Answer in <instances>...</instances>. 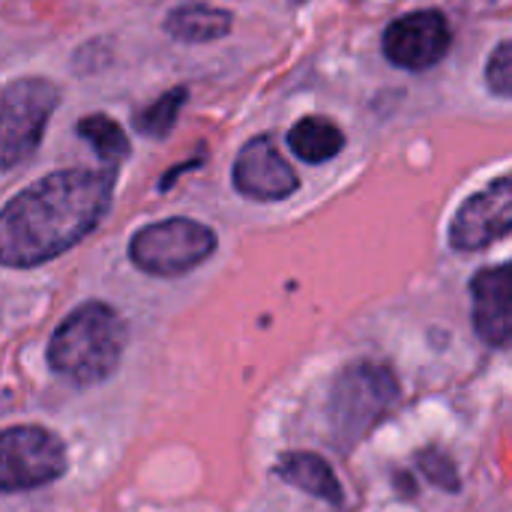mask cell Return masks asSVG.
Here are the masks:
<instances>
[{
    "label": "cell",
    "instance_id": "1",
    "mask_svg": "<svg viewBox=\"0 0 512 512\" xmlns=\"http://www.w3.org/2000/svg\"><path fill=\"white\" fill-rule=\"evenodd\" d=\"M114 177L69 168L42 177L0 210V264L39 267L81 243L108 213Z\"/></svg>",
    "mask_w": 512,
    "mask_h": 512
},
{
    "label": "cell",
    "instance_id": "2",
    "mask_svg": "<svg viewBox=\"0 0 512 512\" xmlns=\"http://www.w3.org/2000/svg\"><path fill=\"white\" fill-rule=\"evenodd\" d=\"M123 348V318L105 303H84L54 330L48 363L75 387H93L117 369Z\"/></svg>",
    "mask_w": 512,
    "mask_h": 512
},
{
    "label": "cell",
    "instance_id": "3",
    "mask_svg": "<svg viewBox=\"0 0 512 512\" xmlns=\"http://www.w3.org/2000/svg\"><path fill=\"white\" fill-rule=\"evenodd\" d=\"M396 393V375L381 363H354L342 369L330 393L333 444L342 453L354 450L396 402Z\"/></svg>",
    "mask_w": 512,
    "mask_h": 512
},
{
    "label": "cell",
    "instance_id": "4",
    "mask_svg": "<svg viewBox=\"0 0 512 512\" xmlns=\"http://www.w3.org/2000/svg\"><path fill=\"white\" fill-rule=\"evenodd\" d=\"M60 102L48 78H18L0 90V174L30 159Z\"/></svg>",
    "mask_w": 512,
    "mask_h": 512
},
{
    "label": "cell",
    "instance_id": "5",
    "mask_svg": "<svg viewBox=\"0 0 512 512\" xmlns=\"http://www.w3.org/2000/svg\"><path fill=\"white\" fill-rule=\"evenodd\" d=\"M216 252V234L195 219H165L141 228L129 243V258L150 276H183Z\"/></svg>",
    "mask_w": 512,
    "mask_h": 512
},
{
    "label": "cell",
    "instance_id": "6",
    "mask_svg": "<svg viewBox=\"0 0 512 512\" xmlns=\"http://www.w3.org/2000/svg\"><path fill=\"white\" fill-rule=\"evenodd\" d=\"M66 471V450L57 435L39 426L0 432V492H27L54 483Z\"/></svg>",
    "mask_w": 512,
    "mask_h": 512
},
{
    "label": "cell",
    "instance_id": "7",
    "mask_svg": "<svg viewBox=\"0 0 512 512\" xmlns=\"http://www.w3.org/2000/svg\"><path fill=\"white\" fill-rule=\"evenodd\" d=\"M512 228V180L501 177L489 189L471 195L450 225V246L459 252H480Z\"/></svg>",
    "mask_w": 512,
    "mask_h": 512
},
{
    "label": "cell",
    "instance_id": "8",
    "mask_svg": "<svg viewBox=\"0 0 512 512\" xmlns=\"http://www.w3.org/2000/svg\"><path fill=\"white\" fill-rule=\"evenodd\" d=\"M450 48V27L447 18L435 9L411 12L393 21L384 33V54L390 63L420 72L435 66Z\"/></svg>",
    "mask_w": 512,
    "mask_h": 512
},
{
    "label": "cell",
    "instance_id": "9",
    "mask_svg": "<svg viewBox=\"0 0 512 512\" xmlns=\"http://www.w3.org/2000/svg\"><path fill=\"white\" fill-rule=\"evenodd\" d=\"M234 186L240 195L255 201H282L300 186L294 168L282 159L273 138L258 135L249 141L234 162Z\"/></svg>",
    "mask_w": 512,
    "mask_h": 512
},
{
    "label": "cell",
    "instance_id": "10",
    "mask_svg": "<svg viewBox=\"0 0 512 512\" xmlns=\"http://www.w3.org/2000/svg\"><path fill=\"white\" fill-rule=\"evenodd\" d=\"M474 327L492 348H507L512 339V270L507 264L486 267L471 282Z\"/></svg>",
    "mask_w": 512,
    "mask_h": 512
},
{
    "label": "cell",
    "instance_id": "11",
    "mask_svg": "<svg viewBox=\"0 0 512 512\" xmlns=\"http://www.w3.org/2000/svg\"><path fill=\"white\" fill-rule=\"evenodd\" d=\"M276 477L285 480L288 486L303 489L312 498H321V501L333 504V507L345 504V492H342L333 468L321 456H315V453H288L276 465Z\"/></svg>",
    "mask_w": 512,
    "mask_h": 512
},
{
    "label": "cell",
    "instance_id": "12",
    "mask_svg": "<svg viewBox=\"0 0 512 512\" xmlns=\"http://www.w3.org/2000/svg\"><path fill=\"white\" fill-rule=\"evenodd\" d=\"M165 30L180 42H213L231 30V12L204 3H189L168 12Z\"/></svg>",
    "mask_w": 512,
    "mask_h": 512
},
{
    "label": "cell",
    "instance_id": "13",
    "mask_svg": "<svg viewBox=\"0 0 512 512\" xmlns=\"http://www.w3.org/2000/svg\"><path fill=\"white\" fill-rule=\"evenodd\" d=\"M288 144L303 162L318 165V162L333 159L345 147V135L336 123H330L324 117H306L297 126H291Z\"/></svg>",
    "mask_w": 512,
    "mask_h": 512
},
{
    "label": "cell",
    "instance_id": "14",
    "mask_svg": "<svg viewBox=\"0 0 512 512\" xmlns=\"http://www.w3.org/2000/svg\"><path fill=\"white\" fill-rule=\"evenodd\" d=\"M78 135L96 150L99 159H105V162H111V165L129 156V138H126L123 126H120L117 120L105 117V114H90V117H84V120L78 123Z\"/></svg>",
    "mask_w": 512,
    "mask_h": 512
},
{
    "label": "cell",
    "instance_id": "15",
    "mask_svg": "<svg viewBox=\"0 0 512 512\" xmlns=\"http://www.w3.org/2000/svg\"><path fill=\"white\" fill-rule=\"evenodd\" d=\"M183 102H186V87L168 90V93L159 96L153 105H147L144 111H138V117H135L138 132H141V135H150V138H165V135L174 129Z\"/></svg>",
    "mask_w": 512,
    "mask_h": 512
},
{
    "label": "cell",
    "instance_id": "16",
    "mask_svg": "<svg viewBox=\"0 0 512 512\" xmlns=\"http://www.w3.org/2000/svg\"><path fill=\"white\" fill-rule=\"evenodd\" d=\"M486 81L498 96H510L512 93V42L504 39L495 54L489 57V69H486Z\"/></svg>",
    "mask_w": 512,
    "mask_h": 512
},
{
    "label": "cell",
    "instance_id": "17",
    "mask_svg": "<svg viewBox=\"0 0 512 512\" xmlns=\"http://www.w3.org/2000/svg\"><path fill=\"white\" fill-rule=\"evenodd\" d=\"M420 471H423L435 486H441V489H447V492H456V489H459V474H456L453 462H450L441 450L423 453V456H420Z\"/></svg>",
    "mask_w": 512,
    "mask_h": 512
}]
</instances>
